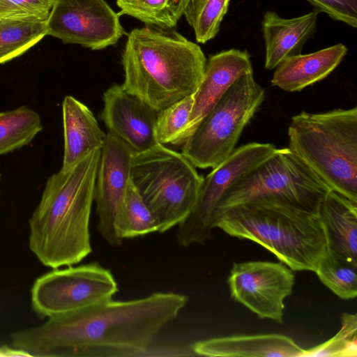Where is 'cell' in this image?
<instances>
[{
	"label": "cell",
	"instance_id": "603a6c76",
	"mask_svg": "<svg viewBox=\"0 0 357 357\" xmlns=\"http://www.w3.org/2000/svg\"><path fill=\"white\" fill-rule=\"evenodd\" d=\"M42 129L40 115L27 107L0 112V155L29 144Z\"/></svg>",
	"mask_w": 357,
	"mask_h": 357
},
{
	"label": "cell",
	"instance_id": "44dd1931",
	"mask_svg": "<svg viewBox=\"0 0 357 357\" xmlns=\"http://www.w3.org/2000/svg\"><path fill=\"white\" fill-rule=\"evenodd\" d=\"M47 18L0 17V64L20 56L47 35Z\"/></svg>",
	"mask_w": 357,
	"mask_h": 357
},
{
	"label": "cell",
	"instance_id": "484cf974",
	"mask_svg": "<svg viewBox=\"0 0 357 357\" xmlns=\"http://www.w3.org/2000/svg\"><path fill=\"white\" fill-rule=\"evenodd\" d=\"M158 229L156 220L130 181L126 190L119 223L121 238L123 240L142 236L158 232Z\"/></svg>",
	"mask_w": 357,
	"mask_h": 357
},
{
	"label": "cell",
	"instance_id": "7a4b0ae2",
	"mask_svg": "<svg viewBox=\"0 0 357 357\" xmlns=\"http://www.w3.org/2000/svg\"><path fill=\"white\" fill-rule=\"evenodd\" d=\"M100 150L47 181L29 219V238L30 250L46 266H73L92 251L89 220Z\"/></svg>",
	"mask_w": 357,
	"mask_h": 357
},
{
	"label": "cell",
	"instance_id": "8fae6325",
	"mask_svg": "<svg viewBox=\"0 0 357 357\" xmlns=\"http://www.w3.org/2000/svg\"><path fill=\"white\" fill-rule=\"evenodd\" d=\"M47 35L92 50L115 45L126 33L105 0H53Z\"/></svg>",
	"mask_w": 357,
	"mask_h": 357
},
{
	"label": "cell",
	"instance_id": "9a60e30c",
	"mask_svg": "<svg viewBox=\"0 0 357 357\" xmlns=\"http://www.w3.org/2000/svg\"><path fill=\"white\" fill-rule=\"evenodd\" d=\"M252 73L250 56L247 50L231 49L211 55L206 60L200 84L193 94V105L188 123L175 145L183 144L240 77Z\"/></svg>",
	"mask_w": 357,
	"mask_h": 357
},
{
	"label": "cell",
	"instance_id": "3957f363",
	"mask_svg": "<svg viewBox=\"0 0 357 357\" xmlns=\"http://www.w3.org/2000/svg\"><path fill=\"white\" fill-rule=\"evenodd\" d=\"M206 63L197 44L172 29L146 25L128 35L122 86L159 112L196 92Z\"/></svg>",
	"mask_w": 357,
	"mask_h": 357
},
{
	"label": "cell",
	"instance_id": "83f0119b",
	"mask_svg": "<svg viewBox=\"0 0 357 357\" xmlns=\"http://www.w3.org/2000/svg\"><path fill=\"white\" fill-rule=\"evenodd\" d=\"M193 101L191 95L158 112L155 132L159 144L175 145L188 123Z\"/></svg>",
	"mask_w": 357,
	"mask_h": 357
},
{
	"label": "cell",
	"instance_id": "cb8c5ba5",
	"mask_svg": "<svg viewBox=\"0 0 357 357\" xmlns=\"http://www.w3.org/2000/svg\"><path fill=\"white\" fill-rule=\"evenodd\" d=\"M319 280L344 300L357 296V263L329 250L320 259L314 271Z\"/></svg>",
	"mask_w": 357,
	"mask_h": 357
},
{
	"label": "cell",
	"instance_id": "4fadbf2b",
	"mask_svg": "<svg viewBox=\"0 0 357 357\" xmlns=\"http://www.w3.org/2000/svg\"><path fill=\"white\" fill-rule=\"evenodd\" d=\"M134 151L112 134H106L100 150L93 192L98 216L97 229L111 246H119L123 239L119 223Z\"/></svg>",
	"mask_w": 357,
	"mask_h": 357
},
{
	"label": "cell",
	"instance_id": "9c48e42d",
	"mask_svg": "<svg viewBox=\"0 0 357 357\" xmlns=\"http://www.w3.org/2000/svg\"><path fill=\"white\" fill-rule=\"evenodd\" d=\"M119 291L110 270L98 263L56 268L31 288V306L40 317L76 311L112 298Z\"/></svg>",
	"mask_w": 357,
	"mask_h": 357
},
{
	"label": "cell",
	"instance_id": "f1b7e54d",
	"mask_svg": "<svg viewBox=\"0 0 357 357\" xmlns=\"http://www.w3.org/2000/svg\"><path fill=\"white\" fill-rule=\"evenodd\" d=\"M53 0H0V17L48 18Z\"/></svg>",
	"mask_w": 357,
	"mask_h": 357
},
{
	"label": "cell",
	"instance_id": "ffe728a7",
	"mask_svg": "<svg viewBox=\"0 0 357 357\" xmlns=\"http://www.w3.org/2000/svg\"><path fill=\"white\" fill-rule=\"evenodd\" d=\"M318 213L326 231L328 248L357 263V203L330 190Z\"/></svg>",
	"mask_w": 357,
	"mask_h": 357
},
{
	"label": "cell",
	"instance_id": "d4e9b609",
	"mask_svg": "<svg viewBox=\"0 0 357 357\" xmlns=\"http://www.w3.org/2000/svg\"><path fill=\"white\" fill-rule=\"evenodd\" d=\"M230 0H190L184 13L196 40L206 43L218 33Z\"/></svg>",
	"mask_w": 357,
	"mask_h": 357
},
{
	"label": "cell",
	"instance_id": "d6986e66",
	"mask_svg": "<svg viewBox=\"0 0 357 357\" xmlns=\"http://www.w3.org/2000/svg\"><path fill=\"white\" fill-rule=\"evenodd\" d=\"M347 53V47L339 43L313 53L288 57L275 68L271 82L285 91H300L329 75Z\"/></svg>",
	"mask_w": 357,
	"mask_h": 357
},
{
	"label": "cell",
	"instance_id": "7402d4cb",
	"mask_svg": "<svg viewBox=\"0 0 357 357\" xmlns=\"http://www.w3.org/2000/svg\"><path fill=\"white\" fill-rule=\"evenodd\" d=\"M190 0H116L119 15H127L146 25L164 29L176 26Z\"/></svg>",
	"mask_w": 357,
	"mask_h": 357
},
{
	"label": "cell",
	"instance_id": "277c9868",
	"mask_svg": "<svg viewBox=\"0 0 357 357\" xmlns=\"http://www.w3.org/2000/svg\"><path fill=\"white\" fill-rule=\"evenodd\" d=\"M212 227L260 245L294 271L314 272L328 248L319 213L275 199H256L217 212Z\"/></svg>",
	"mask_w": 357,
	"mask_h": 357
},
{
	"label": "cell",
	"instance_id": "8992f818",
	"mask_svg": "<svg viewBox=\"0 0 357 357\" xmlns=\"http://www.w3.org/2000/svg\"><path fill=\"white\" fill-rule=\"evenodd\" d=\"M204 178L181 153L161 144L132 156L131 183L156 220L160 233L188 216Z\"/></svg>",
	"mask_w": 357,
	"mask_h": 357
},
{
	"label": "cell",
	"instance_id": "30bf717a",
	"mask_svg": "<svg viewBox=\"0 0 357 357\" xmlns=\"http://www.w3.org/2000/svg\"><path fill=\"white\" fill-rule=\"evenodd\" d=\"M277 148L269 143L252 142L240 146L212 169L204 181L195 206L178 225V244L188 247L211 237L212 220L226 192L245 174L271 155Z\"/></svg>",
	"mask_w": 357,
	"mask_h": 357
},
{
	"label": "cell",
	"instance_id": "2e32d148",
	"mask_svg": "<svg viewBox=\"0 0 357 357\" xmlns=\"http://www.w3.org/2000/svg\"><path fill=\"white\" fill-rule=\"evenodd\" d=\"M194 353L205 356L301 357L304 349L292 338L278 333L234 335L195 342Z\"/></svg>",
	"mask_w": 357,
	"mask_h": 357
},
{
	"label": "cell",
	"instance_id": "ba28073f",
	"mask_svg": "<svg viewBox=\"0 0 357 357\" xmlns=\"http://www.w3.org/2000/svg\"><path fill=\"white\" fill-rule=\"evenodd\" d=\"M252 73L240 77L183 142L181 153L195 167L214 168L235 150L264 99Z\"/></svg>",
	"mask_w": 357,
	"mask_h": 357
},
{
	"label": "cell",
	"instance_id": "5bb4252c",
	"mask_svg": "<svg viewBox=\"0 0 357 357\" xmlns=\"http://www.w3.org/2000/svg\"><path fill=\"white\" fill-rule=\"evenodd\" d=\"M100 117L109 132L135 153L158 144L155 127L158 111L128 93L122 84H114L103 94Z\"/></svg>",
	"mask_w": 357,
	"mask_h": 357
},
{
	"label": "cell",
	"instance_id": "ac0fdd59",
	"mask_svg": "<svg viewBox=\"0 0 357 357\" xmlns=\"http://www.w3.org/2000/svg\"><path fill=\"white\" fill-rule=\"evenodd\" d=\"M64 151L61 169L67 170L96 149H101L106 134L93 112L71 96L62 103Z\"/></svg>",
	"mask_w": 357,
	"mask_h": 357
},
{
	"label": "cell",
	"instance_id": "f546056e",
	"mask_svg": "<svg viewBox=\"0 0 357 357\" xmlns=\"http://www.w3.org/2000/svg\"><path fill=\"white\" fill-rule=\"evenodd\" d=\"M318 12L326 13L334 20L357 27V0H307Z\"/></svg>",
	"mask_w": 357,
	"mask_h": 357
},
{
	"label": "cell",
	"instance_id": "1f68e13d",
	"mask_svg": "<svg viewBox=\"0 0 357 357\" xmlns=\"http://www.w3.org/2000/svg\"><path fill=\"white\" fill-rule=\"evenodd\" d=\"M0 181H1V174H0Z\"/></svg>",
	"mask_w": 357,
	"mask_h": 357
},
{
	"label": "cell",
	"instance_id": "5b68a950",
	"mask_svg": "<svg viewBox=\"0 0 357 357\" xmlns=\"http://www.w3.org/2000/svg\"><path fill=\"white\" fill-rule=\"evenodd\" d=\"M289 149L331 190L357 203V107L291 118Z\"/></svg>",
	"mask_w": 357,
	"mask_h": 357
},
{
	"label": "cell",
	"instance_id": "4dcf8cb0",
	"mask_svg": "<svg viewBox=\"0 0 357 357\" xmlns=\"http://www.w3.org/2000/svg\"><path fill=\"white\" fill-rule=\"evenodd\" d=\"M8 356H31L27 352L16 348H10L7 346L0 347V357Z\"/></svg>",
	"mask_w": 357,
	"mask_h": 357
},
{
	"label": "cell",
	"instance_id": "7c38bea8",
	"mask_svg": "<svg viewBox=\"0 0 357 357\" xmlns=\"http://www.w3.org/2000/svg\"><path fill=\"white\" fill-rule=\"evenodd\" d=\"M294 271L282 262H234L227 282L231 297L260 319L283 323L284 300L294 284Z\"/></svg>",
	"mask_w": 357,
	"mask_h": 357
},
{
	"label": "cell",
	"instance_id": "6da1fadb",
	"mask_svg": "<svg viewBox=\"0 0 357 357\" xmlns=\"http://www.w3.org/2000/svg\"><path fill=\"white\" fill-rule=\"evenodd\" d=\"M188 301V296L174 292H155L129 301L110 298L14 332L12 345L31 356L142 355Z\"/></svg>",
	"mask_w": 357,
	"mask_h": 357
},
{
	"label": "cell",
	"instance_id": "52a82bcc",
	"mask_svg": "<svg viewBox=\"0 0 357 357\" xmlns=\"http://www.w3.org/2000/svg\"><path fill=\"white\" fill-rule=\"evenodd\" d=\"M330 190L289 148L277 149L226 192L214 214L260 198L278 199L318 213Z\"/></svg>",
	"mask_w": 357,
	"mask_h": 357
},
{
	"label": "cell",
	"instance_id": "e0dca14e",
	"mask_svg": "<svg viewBox=\"0 0 357 357\" xmlns=\"http://www.w3.org/2000/svg\"><path fill=\"white\" fill-rule=\"evenodd\" d=\"M318 11L286 19L267 11L261 22L265 40V68H275L288 57L301 54L305 43L316 31Z\"/></svg>",
	"mask_w": 357,
	"mask_h": 357
},
{
	"label": "cell",
	"instance_id": "4316f807",
	"mask_svg": "<svg viewBox=\"0 0 357 357\" xmlns=\"http://www.w3.org/2000/svg\"><path fill=\"white\" fill-rule=\"evenodd\" d=\"M357 316L344 312L341 317L340 330L327 341L304 349L301 357L357 356Z\"/></svg>",
	"mask_w": 357,
	"mask_h": 357
}]
</instances>
